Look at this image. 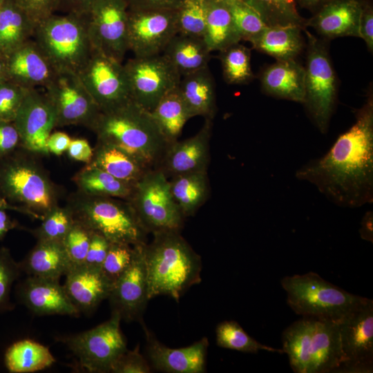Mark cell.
<instances>
[{
	"mask_svg": "<svg viewBox=\"0 0 373 373\" xmlns=\"http://www.w3.org/2000/svg\"><path fill=\"white\" fill-rule=\"evenodd\" d=\"M133 255V245L111 242L101 270L113 284L129 267Z\"/></svg>",
	"mask_w": 373,
	"mask_h": 373,
	"instance_id": "obj_44",
	"label": "cell"
},
{
	"mask_svg": "<svg viewBox=\"0 0 373 373\" xmlns=\"http://www.w3.org/2000/svg\"><path fill=\"white\" fill-rule=\"evenodd\" d=\"M282 342L296 373L338 372L344 363L339 323L303 317L283 331Z\"/></svg>",
	"mask_w": 373,
	"mask_h": 373,
	"instance_id": "obj_5",
	"label": "cell"
},
{
	"mask_svg": "<svg viewBox=\"0 0 373 373\" xmlns=\"http://www.w3.org/2000/svg\"><path fill=\"white\" fill-rule=\"evenodd\" d=\"M110 243L102 235L92 231L84 264L90 267L101 269L108 251Z\"/></svg>",
	"mask_w": 373,
	"mask_h": 373,
	"instance_id": "obj_50",
	"label": "cell"
},
{
	"mask_svg": "<svg viewBox=\"0 0 373 373\" xmlns=\"http://www.w3.org/2000/svg\"><path fill=\"white\" fill-rule=\"evenodd\" d=\"M300 6L312 12H316L328 0H295Z\"/></svg>",
	"mask_w": 373,
	"mask_h": 373,
	"instance_id": "obj_59",
	"label": "cell"
},
{
	"mask_svg": "<svg viewBox=\"0 0 373 373\" xmlns=\"http://www.w3.org/2000/svg\"><path fill=\"white\" fill-rule=\"evenodd\" d=\"M128 10L124 0H95L83 15L94 48L120 62L129 50Z\"/></svg>",
	"mask_w": 373,
	"mask_h": 373,
	"instance_id": "obj_13",
	"label": "cell"
},
{
	"mask_svg": "<svg viewBox=\"0 0 373 373\" xmlns=\"http://www.w3.org/2000/svg\"><path fill=\"white\" fill-rule=\"evenodd\" d=\"M372 216V211H368L364 215L359 229L361 238L371 242H373Z\"/></svg>",
	"mask_w": 373,
	"mask_h": 373,
	"instance_id": "obj_57",
	"label": "cell"
},
{
	"mask_svg": "<svg viewBox=\"0 0 373 373\" xmlns=\"http://www.w3.org/2000/svg\"><path fill=\"white\" fill-rule=\"evenodd\" d=\"M21 270L8 248H0V312L12 309L10 291Z\"/></svg>",
	"mask_w": 373,
	"mask_h": 373,
	"instance_id": "obj_46",
	"label": "cell"
},
{
	"mask_svg": "<svg viewBox=\"0 0 373 373\" xmlns=\"http://www.w3.org/2000/svg\"><path fill=\"white\" fill-rule=\"evenodd\" d=\"M355 122L322 156L295 173L311 183L333 204L357 208L373 202V94L368 90Z\"/></svg>",
	"mask_w": 373,
	"mask_h": 373,
	"instance_id": "obj_1",
	"label": "cell"
},
{
	"mask_svg": "<svg viewBox=\"0 0 373 373\" xmlns=\"http://www.w3.org/2000/svg\"><path fill=\"white\" fill-rule=\"evenodd\" d=\"M145 243L133 245L132 262L113 284L108 298L112 312L117 313L125 321H140L149 300L144 254Z\"/></svg>",
	"mask_w": 373,
	"mask_h": 373,
	"instance_id": "obj_18",
	"label": "cell"
},
{
	"mask_svg": "<svg viewBox=\"0 0 373 373\" xmlns=\"http://www.w3.org/2000/svg\"><path fill=\"white\" fill-rule=\"evenodd\" d=\"M178 34L204 38L206 0H184L176 10Z\"/></svg>",
	"mask_w": 373,
	"mask_h": 373,
	"instance_id": "obj_41",
	"label": "cell"
},
{
	"mask_svg": "<svg viewBox=\"0 0 373 373\" xmlns=\"http://www.w3.org/2000/svg\"><path fill=\"white\" fill-rule=\"evenodd\" d=\"M6 57L8 79L26 88L45 87L57 72L33 39Z\"/></svg>",
	"mask_w": 373,
	"mask_h": 373,
	"instance_id": "obj_22",
	"label": "cell"
},
{
	"mask_svg": "<svg viewBox=\"0 0 373 373\" xmlns=\"http://www.w3.org/2000/svg\"><path fill=\"white\" fill-rule=\"evenodd\" d=\"M0 209H10L19 212V210L15 206L10 204L6 200L0 195Z\"/></svg>",
	"mask_w": 373,
	"mask_h": 373,
	"instance_id": "obj_61",
	"label": "cell"
},
{
	"mask_svg": "<svg viewBox=\"0 0 373 373\" xmlns=\"http://www.w3.org/2000/svg\"><path fill=\"white\" fill-rule=\"evenodd\" d=\"M359 37L366 44L369 51H373V8L370 3L362 2L359 21Z\"/></svg>",
	"mask_w": 373,
	"mask_h": 373,
	"instance_id": "obj_52",
	"label": "cell"
},
{
	"mask_svg": "<svg viewBox=\"0 0 373 373\" xmlns=\"http://www.w3.org/2000/svg\"><path fill=\"white\" fill-rule=\"evenodd\" d=\"M20 145V137L13 122L0 121V158Z\"/></svg>",
	"mask_w": 373,
	"mask_h": 373,
	"instance_id": "obj_51",
	"label": "cell"
},
{
	"mask_svg": "<svg viewBox=\"0 0 373 373\" xmlns=\"http://www.w3.org/2000/svg\"><path fill=\"white\" fill-rule=\"evenodd\" d=\"M280 283L288 305L303 317L340 323L368 299L349 293L313 271L285 276Z\"/></svg>",
	"mask_w": 373,
	"mask_h": 373,
	"instance_id": "obj_7",
	"label": "cell"
},
{
	"mask_svg": "<svg viewBox=\"0 0 373 373\" xmlns=\"http://www.w3.org/2000/svg\"><path fill=\"white\" fill-rule=\"evenodd\" d=\"M17 227V224L12 220L4 209H0V239L11 229Z\"/></svg>",
	"mask_w": 373,
	"mask_h": 373,
	"instance_id": "obj_58",
	"label": "cell"
},
{
	"mask_svg": "<svg viewBox=\"0 0 373 373\" xmlns=\"http://www.w3.org/2000/svg\"><path fill=\"white\" fill-rule=\"evenodd\" d=\"M67 153L74 160L88 164L93 157V148L85 139H74L71 140Z\"/></svg>",
	"mask_w": 373,
	"mask_h": 373,
	"instance_id": "obj_54",
	"label": "cell"
},
{
	"mask_svg": "<svg viewBox=\"0 0 373 373\" xmlns=\"http://www.w3.org/2000/svg\"><path fill=\"white\" fill-rule=\"evenodd\" d=\"M204 40L211 52L239 43L240 36L224 0H206Z\"/></svg>",
	"mask_w": 373,
	"mask_h": 373,
	"instance_id": "obj_33",
	"label": "cell"
},
{
	"mask_svg": "<svg viewBox=\"0 0 373 373\" xmlns=\"http://www.w3.org/2000/svg\"><path fill=\"white\" fill-rule=\"evenodd\" d=\"M95 0H58L57 10L64 14L84 15Z\"/></svg>",
	"mask_w": 373,
	"mask_h": 373,
	"instance_id": "obj_56",
	"label": "cell"
},
{
	"mask_svg": "<svg viewBox=\"0 0 373 373\" xmlns=\"http://www.w3.org/2000/svg\"><path fill=\"white\" fill-rule=\"evenodd\" d=\"M216 343L220 347L254 354L260 350L284 354L282 349L269 347L257 341L234 321L220 323L216 327Z\"/></svg>",
	"mask_w": 373,
	"mask_h": 373,
	"instance_id": "obj_40",
	"label": "cell"
},
{
	"mask_svg": "<svg viewBox=\"0 0 373 373\" xmlns=\"http://www.w3.org/2000/svg\"><path fill=\"white\" fill-rule=\"evenodd\" d=\"M32 39L57 71L77 74L95 49L83 15L54 14L37 25Z\"/></svg>",
	"mask_w": 373,
	"mask_h": 373,
	"instance_id": "obj_8",
	"label": "cell"
},
{
	"mask_svg": "<svg viewBox=\"0 0 373 373\" xmlns=\"http://www.w3.org/2000/svg\"><path fill=\"white\" fill-rule=\"evenodd\" d=\"M36 26L15 0H0V54L6 57L31 39Z\"/></svg>",
	"mask_w": 373,
	"mask_h": 373,
	"instance_id": "obj_31",
	"label": "cell"
},
{
	"mask_svg": "<svg viewBox=\"0 0 373 373\" xmlns=\"http://www.w3.org/2000/svg\"><path fill=\"white\" fill-rule=\"evenodd\" d=\"M211 119L195 135L168 144L157 168L169 178L178 175L207 171L210 161Z\"/></svg>",
	"mask_w": 373,
	"mask_h": 373,
	"instance_id": "obj_20",
	"label": "cell"
},
{
	"mask_svg": "<svg viewBox=\"0 0 373 373\" xmlns=\"http://www.w3.org/2000/svg\"><path fill=\"white\" fill-rule=\"evenodd\" d=\"M124 66L131 99L149 112L166 93L178 87L181 79L162 54L134 57Z\"/></svg>",
	"mask_w": 373,
	"mask_h": 373,
	"instance_id": "obj_12",
	"label": "cell"
},
{
	"mask_svg": "<svg viewBox=\"0 0 373 373\" xmlns=\"http://www.w3.org/2000/svg\"><path fill=\"white\" fill-rule=\"evenodd\" d=\"M28 90L10 80L0 84V121L14 122Z\"/></svg>",
	"mask_w": 373,
	"mask_h": 373,
	"instance_id": "obj_47",
	"label": "cell"
},
{
	"mask_svg": "<svg viewBox=\"0 0 373 373\" xmlns=\"http://www.w3.org/2000/svg\"><path fill=\"white\" fill-rule=\"evenodd\" d=\"M8 79L6 57L0 54V84Z\"/></svg>",
	"mask_w": 373,
	"mask_h": 373,
	"instance_id": "obj_60",
	"label": "cell"
},
{
	"mask_svg": "<svg viewBox=\"0 0 373 373\" xmlns=\"http://www.w3.org/2000/svg\"><path fill=\"white\" fill-rule=\"evenodd\" d=\"M71 140L68 135L63 132L50 133L46 142L49 153L57 156L61 155L67 151Z\"/></svg>",
	"mask_w": 373,
	"mask_h": 373,
	"instance_id": "obj_55",
	"label": "cell"
},
{
	"mask_svg": "<svg viewBox=\"0 0 373 373\" xmlns=\"http://www.w3.org/2000/svg\"><path fill=\"white\" fill-rule=\"evenodd\" d=\"M241 40L250 41L267 26L258 14L241 0H224Z\"/></svg>",
	"mask_w": 373,
	"mask_h": 373,
	"instance_id": "obj_42",
	"label": "cell"
},
{
	"mask_svg": "<svg viewBox=\"0 0 373 373\" xmlns=\"http://www.w3.org/2000/svg\"><path fill=\"white\" fill-rule=\"evenodd\" d=\"M361 9L359 0H328L306 20V26L312 27L325 39L359 37Z\"/></svg>",
	"mask_w": 373,
	"mask_h": 373,
	"instance_id": "obj_25",
	"label": "cell"
},
{
	"mask_svg": "<svg viewBox=\"0 0 373 373\" xmlns=\"http://www.w3.org/2000/svg\"><path fill=\"white\" fill-rule=\"evenodd\" d=\"M211 52L204 39L177 34L162 54L182 77L209 66Z\"/></svg>",
	"mask_w": 373,
	"mask_h": 373,
	"instance_id": "obj_32",
	"label": "cell"
},
{
	"mask_svg": "<svg viewBox=\"0 0 373 373\" xmlns=\"http://www.w3.org/2000/svg\"><path fill=\"white\" fill-rule=\"evenodd\" d=\"M121 317L112 312L104 323L82 333L59 338L72 352L78 365L88 372H111L117 359L127 350L120 329Z\"/></svg>",
	"mask_w": 373,
	"mask_h": 373,
	"instance_id": "obj_11",
	"label": "cell"
},
{
	"mask_svg": "<svg viewBox=\"0 0 373 373\" xmlns=\"http://www.w3.org/2000/svg\"><path fill=\"white\" fill-rule=\"evenodd\" d=\"M65 276L64 289L80 313H91L110 295L113 283L101 269L72 265Z\"/></svg>",
	"mask_w": 373,
	"mask_h": 373,
	"instance_id": "obj_24",
	"label": "cell"
},
{
	"mask_svg": "<svg viewBox=\"0 0 373 373\" xmlns=\"http://www.w3.org/2000/svg\"><path fill=\"white\" fill-rule=\"evenodd\" d=\"M169 183L172 197L184 217L193 215L209 195L207 171L178 175L171 178Z\"/></svg>",
	"mask_w": 373,
	"mask_h": 373,
	"instance_id": "obj_34",
	"label": "cell"
},
{
	"mask_svg": "<svg viewBox=\"0 0 373 373\" xmlns=\"http://www.w3.org/2000/svg\"><path fill=\"white\" fill-rule=\"evenodd\" d=\"M303 30L293 25L267 26L249 42L253 48L276 60L296 59L305 45Z\"/></svg>",
	"mask_w": 373,
	"mask_h": 373,
	"instance_id": "obj_30",
	"label": "cell"
},
{
	"mask_svg": "<svg viewBox=\"0 0 373 373\" xmlns=\"http://www.w3.org/2000/svg\"><path fill=\"white\" fill-rule=\"evenodd\" d=\"M13 122L22 147L41 155L50 154L46 142L56 126V115L45 93L28 89Z\"/></svg>",
	"mask_w": 373,
	"mask_h": 373,
	"instance_id": "obj_19",
	"label": "cell"
},
{
	"mask_svg": "<svg viewBox=\"0 0 373 373\" xmlns=\"http://www.w3.org/2000/svg\"><path fill=\"white\" fill-rule=\"evenodd\" d=\"M73 181L77 186V191L88 195L128 200L133 190V185L87 164L75 174Z\"/></svg>",
	"mask_w": 373,
	"mask_h": 373,
	"instance_id": "obj_37",
	"label": "cell"
},
{
	"mask_svg": "<svg viewBox=\"0 0 373 373\" xmlns=\"http://www.w3.org/2000/svg\"><path fill=\"white\" fill-rule=\"evenodd\" d=\"M177 34L176 10H128V50L135 57L162 54Z\"/></svg>",
	"mask_w": 373,
	"mask_h": 373,
	"instance_id": "obj_17",
	"label": "cell"
},
{
	"mask_svg": "<svg viewBox=\"0 0 373 373\" xmlns=\"http://www.w3.org/2000/svg\"><path fill=\"white\" fill-rule=\"evenodd\" d=\"M39 155L19 145L0 158V195L19 212L42 220L59 206L60 191Z\"/></svg>",
	"mask_w": 373,
	"mask_h": 373,
	"instance_id": "obj_3",
	"label": "cell"
},
{
	"mask_svg": "<svg viewBox=\"0 0 373 373\" xmlns=\"http://www.w3.org/2000/svg\"><path fill=\"white\" fill-rule=\"evenodd\" d=\"M178 88L191 117L212 120L216 111V90L209 66L182 77Z\"/></svg>",
	"mask_w": 373,
	"mask_h": 373,
	"instance_id": "obj_28",
	"label": "cell"
},
{
	"mask_svg": "<svg viewBox=\"0 0 373 373\" xmlns=\"http://www.w3.org/2000/svg\"><path fill=\"white\" fill-rule=\"evenodd\" d=\"M144 245L149 300L166 295L178 300L185 291L200 282V256L177 231L153 233Z\"/></svg>",
	"mask_w": 373,
	"mask_h": 373,
	"instance_id": "obj_4",
	"label": "cell"
},
{
	"mask_svg": "<svg viewBox=\"0 0 373 373\" xmlns=\"http://www.w3.org/2000/svg\"><path fill=\"white\" fill-rule=\"evenodd\" d=\"M128 201L147 233L180 231L184 216L175 202L169 179L158 168L151 169L134 184Z\"/></svg>",
	"mask_w": 373,
	"mask_h": 373,
	"instance_id": "obj_10",
	"label": "cell"
},
{
	"mask_svg": "<svg viewBox=\"0 0 373 373\" xmlns=\"http://www.w3.org/2000/svg\"><path fill=\"white\" fill-rule=\"evenodd\" d=\"M135 10H177L184 0H124Z\"/></svg>",
	"mask_w": 373,
	"mask_h": 373,
	"instance_id": "obj_53",
	"label": "cell"
},
{
	"mask_svg": "<svg viewBox=\"0 0 373 373\" xmlns=\"http://www.w3.org/2000/svg\"><path fill=\"white\" fill-rule=\"evenodd\" d=\"M92 231L74 220L62 242L72 265H83L88 249Z\"/></svg>",
	"mask_w": 373,
	"mask_h": 373,
	"instance_id": "obj_45",
	"label": "cell"
},
{
	"mask_svg": "<svg viewBox=\"0 0 373 373\" xmlns=\"http://www.w3.org/2000/svg\"><path fill=\"white\" fill-rule=\"evenodd\" d=\"M55 362L49 349L30 339L12 343L6 351L4 363L12 373H28L46 369Z\"/></svg>",
	"mask_w": 373,
	"mask_h": 373,
	"instance_id": "obj_35",
	"label": "cell"
},
{
	"mask_svg": "<svg viewBox=\"0 0 373 373\" xmlns=\"http://www.w3.org/2000/svg\"><path fill=\"white\" fill-rule=\"evenodd\" d=\"M254 9L268 26H298L306 28L295 0H241Z\"/></svg>",
	"mask_w": 373,
	"mask_h": 373,
	"instance_id": "obj_38",
	"label": "cell"
},
{
	"mask_svg": "<svg viewBox=\"0 0 373 373\" xmlns=\"http://www.w3.org/2000/svg\"><path fill=\"white\" fill-rule=\"evenodd\" d=\"M88 128L97 140L116 146L149 169L157 167L169 144L151 113L132 99L100 111Z\"/></svg>",
	"mask_w": 373,
	"mask_h": 373,
	"instance_id": "obj_2",
	"label": "cell"
},
{
	"mask_svg": "<svg viewBox=\"0 0 373 373\" xmlns=\"http://www.w3.org/2000/svg\"><path fill=\"white\" fill-rule=\"evenodd\" d=\"M113 373H149L151 367L140 353L139 345L133 350H126L115 362L111 372Z\"/></svg>",
	"mask_w": 373,
	"mask_h": 373,
	"instance_id": "obj_48",
	"label": "cell"
},
{
	"mask_svg": "<svg viewBox=\"0 0 373 373\" xmlns=\"http://www.w3.org/2000/svg\"><path fill=\"white\" fill-rule=\"evenodd\" d=\"M21 271L29 276L59 280L72 263L62 241L37 240L26 258L19 262Z\"/></svg>",
	"mask_w": 373,
	"mask_h": 373,
	"instance_id": "obj_27",
	"label": "cell"
},
{
	"mask_svg": "<svg viewBox=\"0 0 373 373\" xmlns=\"http://www.w3.org/2000/svg\"><path fill=\"white\" fill-rule=\"evenodd\" d=\"M150 113L169 144L178 140L191 118L178 87L166 93Z\"/></svg>",
	"mask_w": 373,
	"mask_h": 373,
	"instance_id": "obj_36",
	"label": "cell"
},
{
	"mask_svg": "<svg viewBox=\"0 0 373 373\" xmlns=\"http://www.w3.org/2000/svg\"><path fill=\"white\" fill-rule=\"evenodd\" d=\"M147 356L157 370L169 373H202L205 372L209 341L202 338L181 348H170L146 332Z\"/></svg>",
	"mask_w": 373,
	"mask_h": 373,
	"instance_id": "obj_23",
	"label": "cell"
},
{
	"mask_svg": "<svg viewBox=\"0 0 373 373\" xmlns=\"http://www.w3.org/2000/svg\"><path fill=\"white\" fill-rule=\"evenodd\" d=\"M66 206L75 221L110 242L131 245L146 242L147 232L128 200L77 191L68 198Z\"/></svg>",
	"mask_w": 373,
	"mask_h": 373,
	"instance_id": "obj_6",
	"label": "cell"
},
{
	"mask_svg": "<svg viewBox=\"0 0 373 373\" xmlns=\"http://www.w3.org/2000/svg\"><path fill=\"white\" fill-rule=\"evenodd\" d=\"M37 25L54 15L58 0H15Z\"/></svg>",
	"mask_w": 373,
	"mask_h": 373,
	"instance_id": "obj_49",
	"label": "cell"
},
{
	"mask_svg": "<svg viewBox=\"0 0 373 373\" xmlns=\"http://www.w3.org/2000/svg\"><path fill=\"white\" fill-rule=\"evenodd\" d=\"M86 164L133 186L151 169L116 146L98 140L93 148L92 159Z\"/></svg>",
	"mask_w": 373,
	"mask_h": 373,
	"instance_id": "obj_29",
	"label": "cell"
},
{
	"mask_svg": "<svg viewBox=\"0 0 373 373\" xmlns=\"http://www.w3.org/2000/svg\"><path fill=\"white\" fill-rule=\"evenodd\" d=\"M41 221L39 227L30 230L37 240L62 241L74 220L66 206H57L48 213Z\"/></svg>",
	"mask_w": 373,
	"mask_h": 373,
	"instance_id": "obj_43",
	"label": "cell"
},
{
	"mask_svg": "<svg viewBox=\"0 0 373 373\" xmlns=\"http://www.w3.org/2000/svg\"><path fill=\"white\" fill-rule=\"evenodd\" d=\"M77 75L100 111L113 109L131 99L122 62L96 48Z\"/></svg>",
	"mask_w": 373,
	"mask_h": 373,
	"instance_id": "obj_14",
	"label": "cell"
},
{
	"mask_svg": "<svg viewBox=\"0 0 373 373\" xmlns=\"http://www.w3.org/2000/svg\"><path fill=\"white\" fill-rule=\"evenodd\" d=\"M305 68L296 59L276 60L260 74L263 91L276 98L303 104L305 97Z\"/></svg>",
	"mask_w": 373,
	"mask_h": 373,
	"instance_id": "obj_26",
	"label": "cell"
},
{
	"mask_svg": "<svg viewBox=\"0 0 373 373\" xmlns=\"http://www.w3.org/2000/svg\"><path fill=\"white\" fill-rule=\"evenodd\" d=\"M17 294L20 301L37 315L80 314L59 280L28 276L17 286Z\"/></svg>",
	"mask_w": 373,
	"mask_h": 373,
	"instance_id": "obj_21",
	"label": "cell"
},
{
	"mask_svg": "<svg viewBox=\"0 0 373 373\" xmlns=\"http://www.w3.org/2000/svg\"><path fill=\"white\" fill-rule=\"evenodd\" d=\"M307 39L303 104L315 126L322 133L328 131L336 108L338 79L334 71L326 41L303 30Z\"/></svg>",
	"mask_w": 373,
	"mask_h": 373,
	"instance_id": "obj_9",
	"label": "cell"
},
{
	"mask_svg": "<svg viewBox=\"0 0 373 373\" xmlns=\"http://www.w3.org/2000/svg\"><path fill=\"white\" fill-rule=\"evenodd\" d=\"M219 52L223 77L227 84H244L254 79L250 48L239 42Z\"/></svg>",
	"mask_w": 373,
	"mask_h": 373,
	"instance_id": "obj_39",
	"label": "cell"
},
{
	"mask_svg": "<svg viewBox=\"0 0 373 373\" xmlns=\"http://www.w3.org/2000/svg\"><path fill=\"white\" fill-rule=\"evenodd\" d=\"M54 108L56 126H90L100 110L77 73L57 71L44 87Z\"/></svg>",
	"mask_w": 373,
	"mask_h": 373,
	"instance_id": "obj_15",
	"label": "cell"
},
{
	"mask_svg": "<svg viewBox=\"0 0 373 373\" xmlns=\"http://www.w3.org/2000/svg\"><path fill=\"white\" fill-rule=\"evenodd\" d=\"M344 363L338 372H370L373 367V300L368 298L339 323Z\"/></svg>",
	"mask_w": 373,
	"mask_h": 373,
	"instance_id": "obj_16",
	"label": "cell"
}]
</instances>
